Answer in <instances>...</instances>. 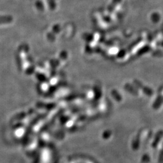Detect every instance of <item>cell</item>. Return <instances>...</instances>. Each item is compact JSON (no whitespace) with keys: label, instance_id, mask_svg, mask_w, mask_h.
<instances>
[{"label":"cell","instance_id":"cell-1","mask_svg":"<svg viewBox=\"0 0 163 163\" xmlns=\"http://www.w3.org/2000/svg\"><path fill=\"white\" fill-rule=\"evenodd\" d=\"M162 137H163V131H160L157 133V135H156L155 140L152 143V147H155L157 146L159 142V140H160L159 139L161 138Z\"/></svg>","mask_w":163,"mask_h":163}]
</instances>
